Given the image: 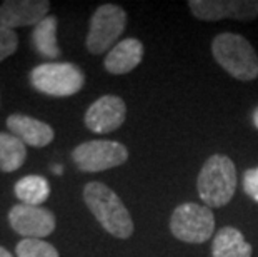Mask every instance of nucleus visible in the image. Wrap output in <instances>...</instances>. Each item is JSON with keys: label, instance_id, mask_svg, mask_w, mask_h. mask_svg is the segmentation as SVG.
<instances>
[{"label": "nucleus", "instance_id": "obj_1", "mask_svg": "<svg viewBox=\"0 0 258 257\" xmlns=\"http://www.w3.org/2000/svg\"><path fill=\"white\" fill-rule=\"evenodd\" d=\"M84 200L100 226L113 237L128 239L134 234V221L128 209L105 184H87L84 189Z\"/></svg>", "mask_w": 258, "mask_h": 257}, {"label": "nucleus", "instance_id": "obj_2", "mask_svg": "<svg viewBox=\"0 0 258 257\" xmlns=\"http://www.w3.org/2000/svg\"><path fill=\"white\" fill-rule=\"evenodd\" d=\"M197 189L207 207L227 205L237 190V167L232 159L222 154L212 156L203 164Z\"/></svg>", "mask_w": 258, "mask_h": 257}, {"label": "nucleus", "instance_id": "obj_3", "mask_svg": "<svg viewBox=\"0 0 258 257\" xmlns=\"http://www.w3.org/2000/svg\"><path fill=\"white\" fill-rule=\"evenodd\" d=\"M212 54L232 77L243 82L258 77V56L243 35L233 32L218 34L212 42Z\"/></svg>", "mask_w": 258, "mask_h": 257}, {"label": "nucleus", "instance_id": "obj_4", "mask_svg": "<svg viewBox=\"0 0 258 257\" xmlns=\"http://www.w3.org/2000/svg\"><path fill=\"white\" fill-rule=\"evenodd\" d=\"M30 82L38 92L52 97H70L82 90L85 75L75 64H40L30 72Z\"/></svg>", "mask_w": 258, "mask_h": 257}, {"label": "nucleus", "instance_id": "obj_5", "mask_svg": "<svg viewBox=\"0 0 258 257\" xmlns=\"http://www.w3.org/2000/svg\"><path fill=\"white\" fill-rule=\"evenodd\" d=\"M170 231L182 242L203 244L215 232V217L210 207L185 202L170 217Z\"/></svg>", "mask_w": 258, "mask_h": 257}, {"label": "nucleus", "instance_id": "obj_6", "mask_svg": "<svg viewBox=\"0 0 258 257\" xmlns=\"http://www.w3.org/2000/svg\"><path fill=\"white\" fill-rule=\"evenodd\" d=\"M127 27V14L120 5L105 4L100 5L90 19V29L87 35V48L93 56H100L103 52H110L115 42L123 34Z\"/></svg>", "mask_w": 258, "mask_h": 257}, {"label": "nucleus", "instance_id": "obj_7", "mask_svg": "<svg viewBox=\"0 0 258 257\" xmlns=\"http://www.w3.org/2000/svg\"><path fill=\"white\" fill-rule=\"evenodd\" d=\"M75 166L84 172H102L128 161V150L117 140H89L72 152Z\"/></svg>", "mask_w": 258, "mask_h": 257}, {"label": "nucleus", "instance_id": "obj_8", "mask_svg": "<svg viewBox=\"0 0 258 257\" xmlns=\"http://www.w3.org/2000/svg\"><path fill=\"white\" fill-rule=\"evenodd\" d=\"M188 7L197 19L205 22L222 19L250 22L258 17L256 0H190Z\"/></svg>", "mask_w": 258, "mask_h": 257}, {"label": "nucleus", "instance_id": "obj_9", "mask_svg": "<svg viewBox=\"0 0 258 257\" xmlns=\"http://www.w3.org/2000/svg\"><path fill=\"white\" fill-rule=\"evenodd\" d=\"M9 222L14 231L25 239L47 237L55 229V216L48 209L37 205H14L9 212Z\"/></svg>", "mask_w": 258, "mask_h": 257}, {"label": "nucleus", "instance_id": "obj_10", "mask_svg": "<svg viewBox=\"0 0 258 257\" xmlns=\"http://www.w3.org/2000/svg\"><path fill=\"white\" fill-rule=\"evenodd\" d=\"M127 117V106L118 95H103L85 112V125L95 134H110L122 127Z\"/></svg>", "mask_w": 258, "mask_h": 257}, {"label": "nucleus", "instance_id": "obj_11", "mask_svg": "<svg viewBox=\"0 0 258 257\" xmlns=\"http://www.w3.org/2000/svg\"><path fill=\"white\" fill-rule=\"evenodd\" d=\"M50 2L47 0H7L0 5V27L17 29V27L37 25L47 17Z\"/></svg>", "mask_w": 258, "mask_h": 257}, {"label": "nucleus", "instance_id": "obj_12", "mask_svg": "<svg viewBox=\"0 0 258 257\" xmlns=\"http://www.w3.org/2000/svg\"><path fill=\"white\" fill-rule=\"evenodd\" d=\"M7 127L15 137L32 147H45L55 137L53 129L48 124L24 114H12L7 119Z\"/></svg>", "mask_w": 258, "mask_h": 257}, {"label": "nucleus", "instance_id": "obj_13", "mask_svg": "<svg viewBox=\"0 0 258 257\" xmlns=\"http://www.w3.org/2000/svg\"><path fill=\"white\" fill-rule=\"evenodd\" d=\"M142 59H144V43L139 39L128 37V39L115 43V47L110 48V52L103 60V65L108 74L122 75L132 72L137 65H140Z\"/></svg>", "mask_w": 258, "mask_h": 257}, {"label": "nucleus", "instance_id": "obj_14", "mask_svg": "<svg viewBox=\"0 0 258 257\" xmlns=\"http://www.w3.org/2000/svg\"><path fill=\"white\" fill-rule=\"evenodd\" d=\"M253 249L235 227H222L213 237L212 257H251Z\"/></svg>", "mask_w": 258, "mask_h": 257}, {"label": "nucleus", "instance_id": "obj_15", "mask_svg": "<svg viewBox=\"0 0 258 257\" xmlns=\"http://www.w3.org/2000/svg\"><path fill=\"white\" fill-rule=\"evenodd\" d=\"M32 43L35 50L45 59H57L60 57L58 43H57V17L47 15L45 19L34 27L32 32Z\"/></svg>", "mask_w": 258, "mask_h": 257}, {"label": "nucleus", "instance_id": "obj_16", "mask_svg": "<svg viewBox=\"0 0 258 257\" xmlns=\"http://www.w3.org/2000/svg\"><path fill=\"white\" fill-rule=\"evenodd\" d=\"M15 195L25 205L40 207L50 195V185L42 176H25L15 184Z\"/></svg>", "mask_w": 258, "mask_h": 257}, {"label": "nucleus", "instance_id": "obj_17", "mask_svg": "<svg viewBox=\"0 0 258 257\" xmlns=\"http://www.w3.org/2000/svg\"><path fill=\"white\" fill-rule=\"evenodd\" d=\"M27 159L25 144L14 134L0 132V171L14 172L24 166Z\"/></svg>", "mask_w": 258, "mask_h": 257}, {"label": "nucleus", "instance_id": "obj_18", "mask_svg": "<svg viewBox=\"0 0 258 257\" xmlns=\"http://www.w3.org/2000/svg\"><path fill=\"white\" fill-rule=\"evenodd\" d=\"M15 252L17 257H60L58 250L42 239H22Z\"/></svg>", "mask_w": 258, "mask_h": 257}, {"label": "nucleus", "instance_id": "obj_19", "mask_svg": "<svg viewBox=\"0 0 258 257\" xmlns=\"http://www.w3.org/2000/svg\"><path fill=\"white\" fill-rule=\"evenodd\" d=\"M17 47L19 37L15 34V30L7 29V27H0V62L12 56L17 50Z\"/></svg>", "mask_w": 258, "mask_h": 257}, {"label": "nucleus", "instance_id": "obj_20", "mask_svg": "<svg viewBox=\"0 0 258 257\" xmlns=\"http://www.w3.org/2000/svg\"><path fill=\"white\" fill-rule=\"evenodd\" d=\"M243 190L245 194L258 202V167H251L243 174Z\"/></svg>", "mask_w": 258, "mask_h": 257}, {"label": "nucleus", "instance_id": "obj_21", "mask_svg": "<svg viewBox=\"0 0 258 257\" xmlns=\"http://www.w3.org/2000/svg\"><path fill=\"white\" fill-rule=\"evenodd\" d=\"M0 257H14L12 254L9 252L7 249H4V247H0Z\"/></svg>", "mask_w": 258, "mask_h": 257}, {"label": "nucleus", "instance_id": "obj_22", "mask_svg": "<svg viewBox=\"0 0 258 257\" xmlns=\"http://www.w3.org/2000/svg\"><path fill=\"white\" fill-rule=\"evenodd\" d=\"M253 125L258 129V107L253 111Z\"/></svg>", "mask_w": 258, "mask_h": 257}, {"label": "nucleus", "instance_id": "obj_23", "mask_svg": "<svg viewBox=\"0 0 258 257\" xmlns=\"http://www.w3.org/2000/svg\"><path fill=\"white\" fill-rule=\"evenodd\" d=\"M53 172H55V174H62V169H60V166H55V169H53Z\"/></svg>", "mask_w": 258, "mask_h": 257}]
</instances>
